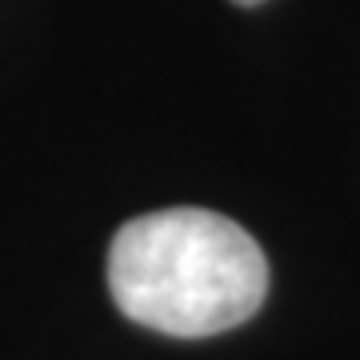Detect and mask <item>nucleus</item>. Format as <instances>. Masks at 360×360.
Wrapping results in <instances>:
<instances>
[{
	"label": "nucleus",
	"instance_id": "f257e3e1",
	"mask_svg": "<svg viewBox=\"0 0 360 360\" xmlns=\"http://www.w3.org/2000/svg\"><path fill=\"white\" fill-rule=\"evenodd\" d=\"M108 292L129 321L176 340L220 336L269 296L264 248L212 208H160L120 224Z\"/></svg>",
	"mask_w": 360,
	"mask_h": 360
},
{
	"label": "nucleus",
	"instance_id": "f03ea898",
	"mask_svg": "<svg viewBox=\"0 0 360 360\" xmlns=\"http://www.w3.org/2000/svg\"><path fill=\"white\" fill-rule=\"evenodd\" d=\"M232 4H240V8H252V4H260V0H232Z\"/></svg>",
	"mask_w": 360,
	"mask_h": 360
}]
</instances>
